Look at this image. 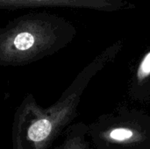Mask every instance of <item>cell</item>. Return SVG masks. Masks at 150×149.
<instances>
[{"label":"cell","mask_w":150,"mask_h":149,"mask_svg":"<svg viewBox=\"0 0 150 149\" xmlns=\"http://www.w3.org/2000/svg\"><path fill=\"white\" fill-rule=\"evenodd\" d=\"M93 149H150V114L120 108L88 125Z\"/></svg>","instance_id":"2"},{"label":"cell","mask_w":150,"mask_h":149,"mask_svg":"<svg viewBox=\"0 0 150 149\" xmlns=\"http://www.w3.org/2000/svg\"><path fill=\"white\" fill-rule=\"evenodd\" d=\"M79 96L70 93L47 109L25 100L14 116L12 149H49L75 119Z\"/></svg>","instance_id":"1"},{"label":"cell","mask_w":150,"mask_h":149,"mask_svg":"<svg viewBox=\"0 0 150 149\" xmlns=\"http://www.w3.org/2000/svg\"><path fill=\"white\" fill-rule=\"evenodd\" d=\"M63 140L54 149H93L88 138V125L72 124L64 130Z\"/></svg>","instance_id":"3"},{"label":"cell","mask_w":150,"mask_h":149,"mask_svg":"<svg viewBox=\"0 0 150 149\" xmlns=\"http://www.w3.org/2000/svg\"><path fill=\"white\" fill-rule=\"evenodd\" d=\"M150 76V51L148 52L142 60L137 69V78L144 80Z\"/></svg>","instance_id":"5"},{"label":"cell","mask_w":150,"mask_h":149,"mask_svg":"<svg viewBox=\"0 0 150 149\" xmlns=\"http://www.w3.org/2000/svg\"><path fill=\"white\" fill-rule=\"evenodd\" d=\"M36 38L29 32H21L16 35L12 41V45L17 51L26 52L30 50L35 44Z\"/></svg>","instance_id":"4"}]
</instances>
